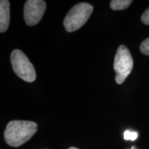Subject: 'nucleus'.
I'll list each match as a JSON object with an SVG mask.
<instances>
[{
    "mask_svg": "<svg viewBox=\"0 0 149 149\" xmlns=\"http://www.w3.org/2000/svg\"><path fill=\"white\" fill-rule=\"evenodd\" d=\"M37 130V124L31 121H11L4 131L5 141L11 146L18 147L29 141Z\"/></svg>",
    "mask_w": 149,
    "mask_h": 149,
    "instance_id": "1",
    "label": "nucleus"
},
{
    "mask_svg": "<svg viewBox=\"0 0 149 149\" xmlns=\"http://www.w3.org/2000/svg\"><path fill=\"white\" fill-rule=\"evenodd\" d=\"M93 11V6L88 3H79L69 10L65 17L64 26L68 32H74L88 21Z\"/></svg>",
    "mask_w": 149,
    "mask_h": 149,
    "instance_id": "2",
    "label": "nucleus"
},
{
    "mask_svg": "<svg viewBox=\"0 0 149 149\" xmlns=\"http://www.w3.org/2000/svg\"><path fill=\"white\" fill-rule=\"evenodd\" d=\"M10 61L17 75L27 82H33L36 79V72L33 65L23 52L15 49L12 52Z\"/></svg>",
    "mask_w": 149,
    "mask_h": 149,
    "instance_id": "3",
    "label": "nucleus"
},
{
    "mask_svg": "<svg viewBox=\"0 0 149 149\" xmlns=\"http://www.w3.org/2000/svg\"><path fill=\"white\" fill-rule=\"evenodd\" d=\"M133 67V59L129 50L124 45H121L117 48L115 56L114 68L115 81L118 84L124 81L132 71Z\"/></svg>",
    "mask_w": 149,
    "mask_h": 149,
    "instance_id": "4",
    "label": "nucleus"
},
{
    "mask_svg": "<svg viewBox=\"0 0 149 149\" xmlns=\"http://www.w3.org/2000/svg\"><path fill=\"white\" fill-rule=\"evenodd\" d=\"M46 8L43 0H28L24 7V17L29 26L36 25L42 19Z\"/></svg>",
    "mask_w": 149,
    "mask_h": 149,
    "instance_id": "5",
    "label": "nucleus"
},
{
    "mask_svg": "<svg viewBox=\"0 0 149 149\" xmlns=\"http://www.w3.org/2000/svg\"><path fill=\"white\" fill-rule=\"evenodd\" d=\"M10 24V2L7 0L0 1V32L7 31Z\"/></svg>",
    "mask_w": 149,
    "mask_h": 149,
    "instance_id": "6",
    "label": "nucleus"
},
{
    "mask_svg": "<svg viewBox=\"0 0 149 149\" xmlns=\"http://www.w3.org/2000/svg\"><path fill=\"white\" fill-rule=\"evenodd\" d=\"M132 2L131 0H113L110 3V7L113 10H122L127 8Z\"/></svg>",
    "mask_w": 149,
    "mask_h": 149,
    "instance_id": "7",
    "label": "nucleus"
},
{
    "mask_svg": "<svg viewBox=\"0 0 149 149\" xmlns=\"http://www.w3.org/2000/svg\"><path fill=\"white\" fill-rule=\"evenodd\" d=\"M140 51L144 55L149 56V37L141 42Z\"/></svg>",
    "mask_w": 149,
    "mask_h": 149,
    "instance_id": "8",
    "label": "nucleus"
},
{
    "mask_svg": "<svg viewBox=\"0 0 149 149\" xmlns=\"http://www.w3.org/2000/svg\"><path fill=\"white\" fill-rule=\"evenodd\" d=\"M137 133L133 131H130V130H126L124 133V138L126 140H131L134 141L137 138Z\"/></svg>",
    "mask_w": 149,
    "mask_h": 149,
    "instance_id": "9",
    "label": "nucleus"
},
{
    "mask_svg": "<svg viewBox=\"0 0 149 149\" xmlns=\"http://www.w3.org/2000/svg\"><path fill=\"white\" fill-rule=\"evenodd\" d=\"M141 20L142 23L146 25H149V8H147L142 14L141 17Z\"/></svg>",
    "mask_w": 149,
    "mask_h": 149,
    "instance_id": "10",
    "label": "nucleus"
},
{
    "mask_svg": "<svg viewBox=\"0 0 149 149\" xmlns=\"http://www.w3.org/2000/svg\"><path fill=\"white\" fill-rule=\"evenodd\" d=\"M68 149H78V148H75V147H70V148H69Z\"/></svg>",
    "mask_w": 149,
    "mask_h": 149,
    "instance_id": "11",
    "label": "nucleus"
},
{
    "mask_svg": "<svg viewBox=\"0 0 149 149\" xmlns=\"http://www.w3.org/2000/svg\"><path fill=\"white\" fill-rule=\"evenodd\" d=\"M132 149H135V148H132Z\"/></svg>",
    "mask_w": 149,
    "mask_h": 149,
    "instance_id": "12",
    "label": "nucleus"
}]
</instances>
